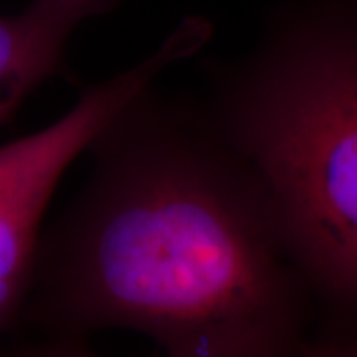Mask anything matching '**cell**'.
Wrapping results in <instances>:
<instances>
[{
    "instance_id": "obj_1",
    "label": "cell",
    "mask_w": 357,
    "mask_h": 357,
    "mask_svg": "<svg viewBox=\"0 0 357 357\" xmlns=\"http://www.w3.org/2000/svg\"><path fill=\"white\" fill-rule=\"evenodd\" d=\"M88 151V183L40 241L20 312L54 347L119 328L169 356L314 349L318 304L266 189L204 112L151 86Z\"/></svg>"
},
{
    "instance_id": "obj_2",
    "label": "cell",
    "mask_w": 357,
    "mask_h": 357,
    "mask_svg": "<svg viewBox=\"0 0 357 357\" xmlns=\"http://www.w3.org/2000/svg\"><path fill=\"white\" fill-rule=\"evenodd\" d=\"M206 117L260 177L321 312V349H357V0L274 18Z\"/></svg>"
},
{
    "instance_id": "obj_3",
    "label": "cell",
    "mask_w": 357,
    "mask_h": 357,
    "mask_svg": "<svg viewBox=\"0 0 357 357\" xmlns=\"http://www.w3.org/2000/svg\"><path fill=\"white\" fill-rule=\"evenodd\" d=\"M213 36L201 16H189L147 58L88 89L56 123L0 145V332L20 316L32 284L40 222L64 171L103 126L143 89Z\"/></svg>"
},
{
    "instance_id": "obj_4",
    "label": "cell",
    "mask_w": 357,
    "mask_h": 357,
    "mask_svg": "<svg viewBox=\"0 0 357 357\" xmlns=\"http://www.w3.org/2000/svg\"><path fill=\"white\" fill-rule=\"evenodd\" d=\"M119 4L121 0H32L24 10L0 16V123L60 72L77 26L114 13Z\"/></svg>"
}]
</instances>
